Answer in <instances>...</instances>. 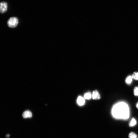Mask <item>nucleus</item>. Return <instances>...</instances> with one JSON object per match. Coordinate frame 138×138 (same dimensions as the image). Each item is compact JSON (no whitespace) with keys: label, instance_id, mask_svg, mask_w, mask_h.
<instances>
[{"label":"nucleus","instance_id":"f03ea898","mask_svg":"<svg viewBox=\"0 0 138 138\" xmlns=\"http://www.w3.org/2000/svg\"><path fill=\"white\" fill-rule=\"evenodd\" d=\"M19 23L18 18L15 17L10 18L8 21V25L9 27L13 28L17 26Z\"/></svg>","mask_w":138,"mask_h":138},{"label":"nucleus","instance_id":"9d476101","mask_svg":"<svg viewBox=\"0 0 138 138\" xmlns=\"http://www.w3.org/2000/svg\"><path fill=\"white\" fill-rule=\"evenodd\" d=\"M133 79L138 81V72H135L131 75Z\"/></svg>","mask_w":138,"mask_h":138},{"label":"nucleus","instance_id":"f8f14e48","mask_svg":"<svg viewBox=\"0 0 138 138\" xmlns=\"http://www.w3.org/2000/svg\"><path fill=\"white\" fill-rule=\"evenodd\" d=\"M134 93L135 96H138V87H136L134 88Z\"/></svg>","mask_w":138,"mask_h":138},{"label":"nucleus","instance_id":"1a4fd4ad","mask_svg":"<svg viewBox=\"0 0 138 138\" xmlns=\"http://www.w3.org/2000/svg\"><path fill=\"white\" fill-rule=\"evenodd\" d=\"M137 124V121L136 119L134 118H132L130 123L129 125L130 127H133Z\"/></svg>","mask_w":138,"mask_h":138},{"label":"nucleus","instance_id":"9b49d317","mask_svg":"<svg viewBox=\"0 0 138 138\" xmlns=\"http://www.w3.org/2000/svg\"><path fill=\"white\" fill-rule=\"evenodd\" d=\"M129 138H138L137 135L133 132H131L129 134Z\"/></svg>","mask_w":138,"mask_h":138},{"label":"nucleus","instance_id":"f257e3e1","mask_svg":"<svg viewBox=\"0 0 138 138\" xmlns=\"http://www.w3.org/2000/svg\"><path fill=\"white\" fill-rule=\"evenodd\" d=\"M111 112L113 117L116 119L127 120L130 117L129 106L127 104L123 101L118 102L114 104Z\"/></svg>","mask_w":138,"mask_h":138},{"label":"nucleus","instance_id":"0eeeda50","mask_svg":"<svg viewBox=\"0 0 138 138\" xmlns=\"http://www.w3.org/2000/svg\"><path fill=\"white\" fill-rule=\"evenodd\" d=\"M84 98L86 100H90L92 98V94L90 92H87L85 94Z\"/></svg>","mask_w":138,"mask_h":138},{"label":"nucleus","instance_id":"20e7f679","mask_svg":"<svg viewBox=\"0 0 138 138\" xmlns=\"http://www.w3.org/2000/svg\"><path fill=\"white\" fill-rule=\"evenodd\" d=\"M92 98L94 100H98L101 98V96L97 90L94 91L92 94Z\"/></svg>","mask_w":138,"mask_h":138},{"label":"nucleus","instance_id":"39448f33","mask_svg":"<svg viewBox=\"0 0 138 138\" xmlns=\"http://www.w3.org/2000/svg\"><path fill=\"white\" fill-rule=\"evenodd\" d=\"M77 102L79 105L82 106L84 105L85 103V99L81 96H79L77 100Z\"/></svg>","mask_w":138,"mask_h":138},{"label":"nucleus","instance_id":"7ed1b4c3","mask_svg":"<svg viewBox=\"0 0 138 138\" xmlns=\"http://www.w3.org/2000/svg\"><path fill=\"white\" fill-rule=\"evenodd\" d=\"M0 7V11L1 13H3L6 12L8 9L7 3L5 2H1Z\"/></svg>","mask_w":138,"mask_h":138},{"label":"nucleus","instance_id":"6e6552de","mask_svg":"<svg viewBox=\"0 0 138 138\" xmlns=\"http://www.w3.org/2000/svg\"><path fill=\"white\" fill-rule=\"evenodd\" d=\"M132 79L131 76L129 75L127 77L126 80V83L128 85H130L132 82Z\"/></svg>","mask_w":138,"mask_h":138},{"label":"nucleus","instance_id":"ddd939ff","mask_svg":"<svg viewBox=\"0 0 138 138\" xmlns=\"http://www.w3.org/2000/svg\"><path fill=\"white\" fill-rule=\"evenodd\" d=\"M136 107L138 109V103L136 105Z\"/></svg>","mask_w":138,"mask_h":138},{"label":"nucleus","instance_id":"423d86ee","mask_svg":"<svg viewBox=\"0 0 138 138\" xmlns=\"http://www.w3.org/2000/svg\"><path fill=\"white\" fill-rule=\"evenodd\" d=\"M22 116L24 118H31L32 117V114L29 110H26L23 113Z\"/></svg>","mask_w":138,"mask_h":138}]
</instances>
